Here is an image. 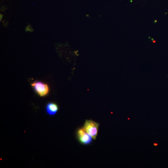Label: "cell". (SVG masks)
<instances>
[{
  "mask_svg": "<svg viewBox=\"0 0 168 168\" xmlns=\"http://www.w3.org/2000/svg\"><path fill=\"white\" fill-rule=\"evenodd\" d=\"M99 124L91 120H86L83 127L94 140L96 139Z\"/></svg>",
  "mask_w": 168,
  "mask_h": 168,
  "instance_id": "1",
  "label": "cell"
},
{
  "mask_svg": "<svg viewBox=\"0 0 168 168\" xmlns=\"http://www.w3.org/2000/svg\"><path fill=\"white\" fill-rule=\"evenodd\" d=\"M31 85L36 93L41 97L46 96L49 92V88L46 84L41 82L35 81Z\"/></svg>",
  "mask_w": 168,
  "mask_h": 168,
  "instance_id": "2",
  "label": "cell"
},
{
  "mask_svg": "<svg viewBox=\"0 0 168 168\" xmlns=\"http://www.w3.org/2000/svg\"><path fill=\"white\" fill-rule=\"evenodd\" d=\"M77 134L78 139L82 144L88 145L92 143L93 138L83 128L78 129Z\"/></svg>",
  "mask_w": 168,
  "mask_h": 168,
  "instance_id": "3",
  "label": "cell"
},
{
  "mask_svg": "<svg viewBox=\"0 0 168 168\" xmlns=\"http://www.w3.org/2000/svg\"><path fill=\"white\" fill-rule=\"evenodd\" d=\"M59 110L58 105L56 103H48L46 107V111L48 114L54 116L56 114Z\"/></svg>",
  "mask_w": 168,
  "mask_h": 168,
  "instance_id": "4",
  "label": "cell"
},
{
  "mask_svg": "<svg viewBox=\"0 0 168 168\" xmlns=\"http://www.w3.org/2000/svg\"><path fill=\"white\" fill-rule=\"evenodd\" d=\"M154 146H158V144L157 143H154Z\"/></svg>",
  "mask_w": 168,
  "mask_h": 168,
  "instance_id": "5",
  "label": "cell"
}]
</instances>
